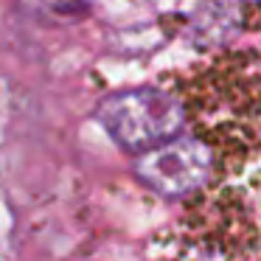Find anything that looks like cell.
I'll use <instances>...</instances> for the list:
<instances>
[{
  "instance_id": "obj_1",
  "label": "cell",
  "mask_w": 261,
  "mask_h": 261,
  "mask_svg": "<svg viewBox=\"0 0 261 261\" xmlns=\"http://www.w3.org/2000/svg\"><path fill=\"white\" fill-rule=\"evenodd\" d=\"M96 118L126 152H149L174 141L186 126V104L158 87H135L104 98Z\"/></svg>"
},
{
  "instance_id": "obj_3",
  "label": "cell",
  "mask_w": 261,
  "mask_h": 261,
  "mask_svg": "<svg viewBox=\"0 0 261 261\" xmlns=\"http://www.w3.org/2000/svg\"><path fill=\"white\" fill-rule=\"evenodd\" d=\"M42 3L57 17H85L87 14V0H42Z\"/></svg>"
},
{
  "instance_id": "obj_2",
  "label": "cell",
  "mask_w": 261,
  "mask_h": 261,
  "mask_svg": "<svg viewBox=\"0 0 261 261\" xmlns=\"http://www.w3.org/2000/svg\"><path fill=\"white\" fill-rule=\"evenodd\" d=\"M214 166V146L191 135H177L163 146L138 154L135 177L160 197L180 199L188 194H197L211 180Z\"/></svg>"
}]
</instances>
